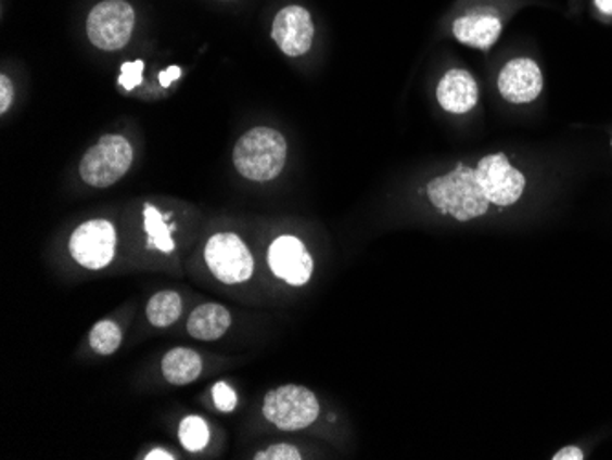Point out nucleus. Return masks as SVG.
Wrapping results in <instances>:
<instances>
[{"mask_svg": "<svg viewBox=\"0 0 612 460\" xmlns=\"http://www.w3.org/2000/svg\"><path fill=\"white\" fill-rule=\"evenodd\" d=\"M428 196L436 212L451 215L460 222L477 219L488 213V199L479 180L477 167L459 164L454 171L436 177L428 183Z\"/></svg>", "mask_w": 612, "mask_h": 460, "instance_id": "obj_1", "label": "nucleus"}, {"mask_svg": "<svg viewBox=\"0 0 612 460\" xmlns=\"http://www.w3.org/2000/svg\"><path fill=\"white\" fill-rule=\"evenodd\" d=\"M286 140L281 132L257 127L247 130L233 149V164L242 177L254 182H268L279 177L286 164Z\"/></svg>", "mask_w": 612, "mask_h": 460, "instance_id": "obj_2", "label": "nucleus"}, {"mask_svg": "<svg viewBox=\"0 0 612 460\" xmlns=\"http://www.w3.org/2000/svg\"><path fill=\"white\" fill-rule=\"evenodd\" d=\"M263 414L279 430H305L318 420L319 401L303 385H283L266 395Z\"/></svg>", "mask_w": 612, "mask_h": 460, "instance_id": "obj_3", "label": "nucleus"}, {"mask_svg": "<svg viewBox=\"0 0 612 460\" xmlns=\"http://www.w3.org/2000/svg\"><path fill=\"white\" fill-rule=\"evenodd\" d=\"M132 164V148L124 137L109 135L89 149L79 164V173L92 188H109L125 177Z\"/></svg>", "mask_w": 612, "mask_h": 460, "instance_id": "obj_4", "label": "nucleus"}, {"mask_svg": "<svg viewBox=\"0 0 612 460\" xmlns=\"http://www.w3.org/2000/svg\"><path fill=\"white\" fill-rule=\"evenodd\" d=\"M132 30L135 10L125 0H103L87 18L90 42L105 52L124 48Z\"/></svg>", "mask_w": 612, "mask_h": 460, "instance_id": "obj_5", "label": "nucleus"}, {"mask_svg": "<svg viewBox=\"0 0 612 460\" xmlns=\"http://www.w3.org/2000/svg\"><path fill=\"white\" fill-rule=\"evenodd\" d=\"M206 263L222 283H242L254 273V257L233 233H217L207 241Z\"/></svg>", "mask_w": 612, "mask_h": 460, "instance_id": "obj_6", "label": "nucleus"}, {"mask_svg": "<svg viewBox=\"0 0 612 460\" xmlns=\"http://www.w3.org/2000/svg\"><path fill=\"white\" fill-rule=\"evenodd\" d=\"M479 180L489 204L508 207L523 196L526 178L510 164L507 154L484 156L477 166Z\"/></svg>", "mask_w": 612, "mask_h": 460, "instance_id": "obj_7", "label": "nucleus"}, {"mask_svg": "<svg viewBox=\"0 0 612 460\" xmlns=\"http://www.w3.org/2000/svg\"><path fill=\"white\" fill-rule=\"evenodd\" d=\"M71 254L89 270L105 268L116 254V230L109 220H90L71 237Z\"/></svg>", "mask_w": 612, "mask_h": 460, "instance_id": "obj_8", "label": "nucleus"}, {"mask_svg": "<svg viewBox=\"0 0 612 460\" xmlns=\"http://www.w3.org/2000/svg\"><path fill=\"white\" fill-rule=\"evenodd\" d=\"M268 263L271 272L292 286H303L313 278V257L297 237L283 235L273 241L268 252Z\"/></svg>", "mask_w": 612, "mask_h": 460, "instance_id": "obj_9", "label": "nucleus"}, {"mask_svg": "<svg viewBox=\"0 0 612 460\" xmlns=\"http://www.w3.org/2000/svg\"><path fill=\"white\" fill-rule=\"evenodd\" d=\"M271 37L289 58L305 55L314 41V23L303 7H286L277 13Z\"/></svg>", "mask_w": 612, "mask_h": 460, "instance_id": "obj_10", "label": "nucleus"}, {"mask_svg": "<svg viewBox=\"0 0 612 460\" xmlns=\"http://www.w3.org/2000/svg\"><path fill=\"white\" fill-rule=\"evenodd\" d=\"M497 87L505 100L523 105L537 100L541 94L543 74L536 61L519 58L502 66Z\"/></svg>", "mask_w": 612, "mask_h": 460, "instance_id": "obj_11", "label": "nucleus"}, {"mask_svg": "<svg viewBox=\"0 0 612 460\" xmlns=\"http://www.w3.org/2000/svg\"><path fill=\"white\" fill-rule=\"evenodd\" d=\"M436 100L444 111L451 114L470 113L477 105L479 87L470 72L454 68L446 72L436 87Z\"/></svg>", "mask_w": 612, "mask_h": 460, "instance_id": "obj_12", "label": "nucleus"}, {"mask_svg": "<svg viewBox=\"0 0 612 460\" xmlns=\"http://www.w3.org/2000/svg\"><path fill=\"white\" fill-rule=\"evenodd\" d=\"M502 23L495 13L473 12L457 18L454 23V36L466 47L488 50L499 41Z\"/></svg>", "mask_w": 612, "mask_h": 460, "instance_id": "obj_13", "label": "nucleus"}, {"mask_svg": "<svg viewBox=\"0 0 612 460\" xmlns=\"http://www.w3.org/2000/svg\"><path fill=\"white\" fill-rule=\"evenodd\" d=\"M230 324L231 316L228 308L217 303H206L189 316L188 332L194 340L213 342V340L225 336Z\"/></svg>", "mask_w": 612, "mask_h": 460, "instance_id": "obj_14", "label": "nucleus"}, {"mask_svg": "<svg viewBox=\"0 0 612 460\" xmlns=\"http://www.w3.org/2000/svg\"><path fill=\"white\" fill-rule=\"evenodd\" d=\"M165 380L173 385H186L201 376L202 358L191 348H173L162 360Z\"/></svg>", "mask_w": 612, "mask_h": 460, "instance_id": "obj_15", "label": "nucleus"}, {"mask_svg": "<svg viewBox=\"0 0 612 460\" xmlns=\"http://www.w3.org/2000/svg\"><path fill=\"white\" fill-rule=\"evenodd\" d=\"M182 314V299L177 292H158L148 303V319L154 327H169Z\"/></svg>", "mask_w": 612, "mask_h": 460, "instance_id": "obj_16", "label": "nucleus"}, {"mask_svg": "<svg viewBox=\"0 0 612 460\" xmlns=\"http://www.w3.org/2000/svg\"><path fill=\"white\" fill-rule=\"evenodd\" d=\"M145 230H148L149 244L162 250L165 254H169L175 250V242H173L169 228L164 222L162 213L153 206H145Z\"/></svg>", "mask_w": 612, "mask_h": 460, "instance_id": "obj_17", "label": "nucleus"}, {"mask_svg": "<svg viewBox=\"0 0 612 460\" xmlns=\"http://www.w3.org/2000/svg\"><path fill=\"white\" fill-rule=\"evenodd\" d=\"M90 345L98 355H114L122 345V331L114 321H100L90 332Z\"/></svg>", "mask_w": 612, "mask_h": 460, "instance_id": "obj_18", "label": "nucleus"}, {"mask_svg": "<svg viewBox=\"0 0 612 460\" xmlns=\"http://www.w3.org/2000/svg\"><path fill=\"white\" fill-rule=\"evenodd\" d=\"M178 435H180V443H182L183 448L193 451V453L202 451L209 443V430H207V424L201 417L183 419Z\"/></svg>", "mask_w": 612, "mask_h": 460, "instance_id": "obj_19", "label": "nucleus"}, {"mask_svg": "<svg viewBox=\"0 0 612 460\" xmlns=\"http://www.w3.org/2000/svg\"><path fill=\"white\" fill-rule=\"evenodd\" d=\"M143 68L145 63L142 60L135 61V63H124L122 65V74H119V85L125 90H132L142 84Z\"/></svg>", "mask_w": 612, "mask_h": 460, "instance_id": "obj_20", "label": "nucleus"}, {"mask_svg": "<svg viewBox=\"0 0 612 460\" xmlns=\"http://www.w3.org/2000/svg\"><path fill=\"white\" fill-rule=\"evenodd\" d=\"M213 400H215V406H217L220 411L230 413L237 406L235 391L231 389L230 385L225 384V382H218V384H215V387H213Z\"/></svg>", "mask_w": 612, "mask_h": 460, "instance_id": "obj_21", "label": "nucleus"}, {"mask_svg": "<svg viewBox=\"0 0 612 460\" xmlns=\"http://www.w3.org/2000/svg\"><path fill=\"white\" fill-rule=\"evenodd\" d=\"M257 460H299V451L294 446L290 444H277V446H270L266 451H260V453L255 455Z\"/></svg>", "mask_w": 612, "mask_h": 460, "instance_id": "obj_22", "label": "nucleus"}, {"mask_svg": "<svg viewBox=\"0 0 612 460\" xmlns=\"http://www.w3.org/2000/svg\"><path fill=\"white\" fill-rule=\"evenodd\" d=\"M13 101V87L10 77L0 76V113L7 114L8 108L12 105Z\"/></svg>", "mask_w": 612, "mask_h": 460, "instance_id": "obj_23", "label": "nucleus"}, {"mask_svg": "<svg viewBox=\"0 0 612 460\" xmlns=\"http://www.w3.org/2000/svg\"><path fill=\"white\" fill-rule=\"evenodd\" d=\"M553 460H583L585 455H583L582 449L576 448V446H566V448L560 449L558 453L553 455Z\"/></svg>", "mask_w": 612, "mask_h": 460, "instance_id": "obj_24", "label": "nucleus"}, {"mask_svg": "<svg viewBox=\"0 0 612 460\" xmlns=\"http://www.w3.org/2000/svg\"><path fill=\"white\" fill-rule=\"evenodd\" d=\"M180 74H182L180 66H169L167 71H164L162 72V74H160V84H162V87H164V89H167V87H169L173 81H177L178 77H180Z\"/></svg>", "mask_w": 612, "mask_h": 460, "instance_id": "obj_25", "label": "nucleus"}, {"mask_svg": "<svg viewBox=\"0 0 612 460\" xmlns=\"http://www.w3.org/2000/svg\"><path fill=\"white\" fill-rule=\"evenodd\" d=\"M595 4L603 15H612V0H595Z\"/></svg>", "mask_w": 612, "mask_h": 460, "instance_id": "obj_26", "label": "nucleus"}, {"mask_svg": "<svg viewBox=\"0 0 612 460\" xmlns=\"http://www.w3.org/2000/svg\"><path fill=\"white\" fill-rule=\"evenodd\" d=\"M148 460H156V459H164V460H171L175 459L171 453H167V451H162V449H154L151 453L145 457Z\"/></svg>", "mask_w": 612, "mask_h": 460, "instance_id": "obj_27", "label": "nucleus"}]
</instances>
